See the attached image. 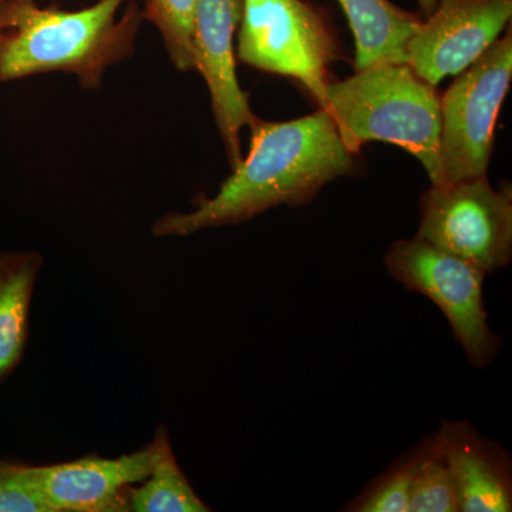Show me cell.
<instances>
[{
	"mask_svg": "<svg viewBox=\"0 0 512 512\" xmlns=\"http://www.w3.org/2000/svg\"><path fill=\"white\" fill-rule=\"evenodd\" d=\"M249 128L248 156L232 168L220 191L190 212L164 215L154 224V235L187 237L247 222L279 205L299 207L332 181L355 173L356 154L326 110L281 123L255 117Z\"/></svg>",
	"mask_w": 512,
	"mask_h": 512,
	"instance_id": "obj_1",
	"label": "cell"
},
{
	"mask_svg": "<svg viewBox=\"0 0 512 512\" xmlns=\"http://www.w3.org/2000/svg\"><path fill=\"white\" fill-rule=\"evenodd\" d=\"M126 0H100L90 8L45 9L18 0L0 16V82L36 74H74L97 87L104 72L134 49L136 16L117 19Z\"/></svg>",
	"mask_w": 512,
	"mask_h": 512,
	"instance_id": "obj_2",
	"label": "cell"
},
{
	"mask_svg": "<svg viewBox=\"0 0 512 512\" xmlns=\"http://www.w3.org/2000/svg\"><path fill=\"white\" fill-rule=\"evenodd\" d=\"M323 110L352 153L369 141L394 144L440 185L441 96L409 63H379L329 82Z\"/></svg>",
	"mask_w": 512,
	"mask_h": 512,
	"instance_id": "obj_3",
	"label": "cell"
},
{
	"mask_svg": "<svg viewBox=\"0 0 512 512\" xmlns=\"http://www.w3.org/2000/svg\"><path fill=\"white\" fill-rule=\"evenodd\" d=\"M384 265L394 281L443 312L471 366L484 369L497 359L503 340L488 322L485 274L477 266L416 235L390 245Z\"/></svg>",
	"mask_w": 512,
	"mask_h": 512,
	"instance_id": "obj_4",
	"label": "cell"
},
{
	"mask_svg": "<svg viewBox=\"0 0 512 512\" xmlns=\"http://www.w3.org/2000/svg\"><path fill=\"white\" fill-rule=\"evenodd\" d=\"M238 57L262 72L292 77L325 106L338 39L322 13L303 0H242Z\"/></svg>",
	"mask_w": 512,
	"mask_h": 512,
	"instance_id": "obj_5",
	"label": "cell"
},
{
	"mask_svg": "<svg viewBox=\"0 0 512 512\" xmlns=\"http://www.w3.org/2000/svg\"><path fill=\"white\" fill-rule=\"evenodd\" d=\"M457 76L441 96L440 185L487 175L498 114L511 86V28Z\"/></svg>",
	"mask_w": 512,
	"mask_h": 512,
	"instance_id": "obj_6",
	"label": "cell"
},
{
	"mask_svg": "<svg viewBox=\"0 0 512 512\" xmlns=\"http://www.w3.org/2000/svg\"><path fill=\"white\" fill-rule=\"evenodd\" d=\"M426 239L458 258L494 274L512 259V190H495L487 175L431 185L420 200V227Z\"/></svg>",
	"mask_w": 512,
	"mask_h": 512,
	"instance_id": "obj_7",
	"label": "cell"
},
{
	"mask_svg": "<svg viewBox=\"0 0 512 512\" xmlns=\"http://www.w3.org/2000/svg\"><path fill=\"white\" fill-rule=\"evenodd\" d=\"M512 0H437L407 47V63L433 86L476 62L507 28Z\"/></svg>",
	"mask_w": 512,
	"mask_h": 512,
	"instance_id": "obj_8",
	"label": "cell"
},
{
	"mask_svg": "<svg viewBox=\"0 0 512 512\" xmlns=\"http://www.w3.org/2000/svg\"><path fill=\"white\" fill-rule=\"evenodd\" d=\"M241 18L242 0H198L192 22L194 70L207 84L232 168L242 160L239 134L256 117L237 76L234 40Z\"/></svg>",
	"mask_w": 512,
	"mask_h": 512,
	"instance_id": "obj_9",
	"label": "cell"
},
{
	"mask_svg": "<svg viewBox=\"0 0 512 512\" xmlns=\"http://www.w3.org/2000/svg\"><path fill=\"white\" fill-rule=\"evenodd\" d=\"M150 467L147 447L119 458L32 466V473L52 512H123L128 511V488L146 480Z\"/></svg>",
	"mask_w": 512,
	"mask_h": 512,
	"instance_id": "obj_10",
	"label": "cell"
},
{
	"mask_svg": "<svg viewBox=\"0 0 512 512\" xmlns=\"http://www.w3.org/2000/svg\"><path fill=\"white\" fill-rule=\"evenodd\" d=\"M456 484L458 511H512L510 453L468 420H444L436 433Z\"/></svg>",
	"mask_w": 512,
	"mask_h": 512,
	"instance_id": "obj_11",
	"label": "cell"
},
{
	"mask_svg": "<svg viewBox=\"0 0 512 512\" xmlns=\"http://www.w3.org/2000/svg\"><path fill=\"white\" fill-rule=\"evenodd\" d=\"M355 36V72L379 63H407V47L423 20L390 0H338Z\"/></svg>",
	"mask_w": 512,
	"mask_h": 512,
	"instance_id": "obj_12",
	"label": "cell"
},
{
	"mask_svg": "<svg viewBox=\"0 0 512 512\" xmlns=\"http://www.w3.org/2000/svg\"><path fill=\"white\" fill-rule=\"evenodd\" d=\"M39 268V255H0V377L16 366L25 349Z\"/></svg>",
	"mask_w": 512,
	"mask_h": 512,
	"instance_id": "obj_13",
	"label": "cell"
},
{
	"mask_svg": "<svg viewBox=\"0 0 512 512\" xmlns=\"http://www.w3.org/2000/svg\"><path fill=\"white\" fill-rule=\"evenodd\" d=\"M151 467L143 485L127 491L128 511L136 512H207L210 507L184 476L175 460L167 433L161 429L150 444Z\"/></svg>",
	"mask_w": 512,
	"mask_h": 512,
	"instance_id": "obj_14",
	"label": "cell"
},
{
	"mask_svg": "<svg viewBox=\"0 0 512 512\" xmlns=\"http://www.w3.org/2000/svg\"><path fill=\"white\" fill-rule=\"evenodd\" d=\"M407 512H460L456 484L436 434L420 441Z\"/></svg>",
	"mask_w": 512,
	"mask_h": 512,
	"instance_id": "obj_15",
	"label": "cell"
},
{
	"mask_svg": "<svg viewBox=\"0 0 512 512\" xmlns=\"http://www.w3.org/2000/svg\"><path fill=\"white\" fill-rule=\"evenodd\" d=\"M420 443L394 460L346 504L348 512H407L410 488L420 458Z\"/></svg>",
	"mask_w": 512,
	"mask_h": 512,
	"instance_id": "obj_16",
	"label": "cell"
},
{
	"mask_svg": "<svg viewBox=\"0 0 512 512\" xmlns=\"http://www.w3.org/2000/svg\"><path fill=\"white\" fill-rule=\"evenodd\" d=\"M198 0H148L144 16L156 25L171 62L180 72L194 70L192 22Z\"/></svg>",
	"mask_w": 512,
	"mask_h": 512,
	"instance_id": "obj_17",
	"label": "cell"
},
{
	"mask_svg": "<svg viewBox=\"0 0 512 512\" xmlns=\"http://www.w3.org/2000/svg\"><path fill=\"white\" fill-rule=\"evenodd\" d=\"M0 512H52L37 488L32 466L0 464Z\"/></svg>",
	"mask_w": 512,
	"mask_h": 512,
	"instance_id": "obj_18",
	"label": "cell"
},
{
	"mask_svg": "<svg viewBox=\"0 0 512 512\" xmlns=\"http://www.w3.org/2000/svg\"><path fill=\"white\" fill-rule=\"evenodd\" d=\"M417 2H419L421 12H423L424 15L429 16L431 15V12H433L434 8H436L437 0H417Z\"/></svg>",
	"mask_w": 512,
	"mask_h": 512,
	"instance_id": "obj_19",
	"label": "cell"
},
{
	"mask_svg": "<svg viewBox=\"0 0 512 512\" xmlns=\"http://www.w3.org/2000/svg\"><path fill=\"white\" fill-rule=\"evenodd\" d=\"M0 37H2V26H0Z\"/></svg>",
	"mask_w": 512,
	"mask_h": 512,
	"instance_id": "obj_20",
	"label": "cell"
},
{
	"mask_svg": "<svg viewBox=\"0 0 512 512\" xmlns=\"http://www.w3.org/2000/svg\"><path fill=\"white\" fill-rule=\"evenodd\" d=\"M3 2H5V0H0V5H2Z\"/></svg>",
	"mask_w": 512,
	"mask_h": 512,
	"instance_id": "obj_21",
	"label": "cell"
}]
</instances>
